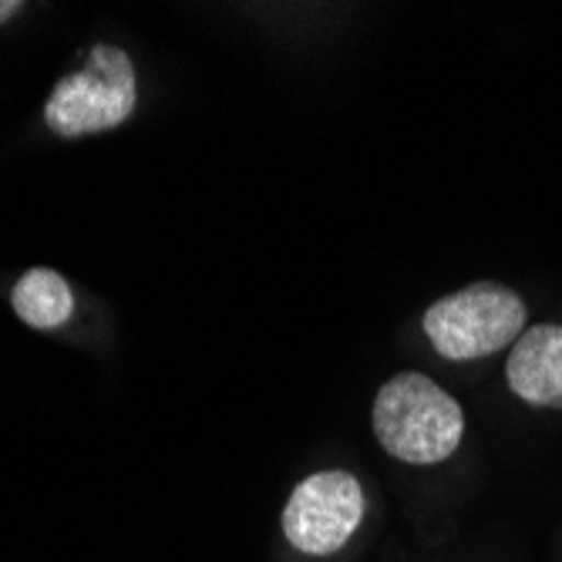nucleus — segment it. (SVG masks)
Listing matches in <instances>:
<instances>
[{"label": "nucleus", "instance_id": "nucleus-6", "mask_svg": "<svg viewBox=\"0 0 562 562\" xmlns=\"http://www.w3.org/2000/svg\"><path fill=\"white\" fill-rule=\"evenodd\" d=\"M14 314L34 327V330H58L71 321L75 314V293L68 280L55 270H27L14 293H11Z\"/></svg>", "mask_w": 562, "mask_h": 562}, {"label": "nucleus", "instance_id": "nucleus-1", "mask_svg": "<svg viewBox=\"0 0 562 562\" xmlns=\"http://www.w3.org/2000/svg\"><path fill=\"white\" fill-rule=\"evenodd\" d=\"M371 425L381 448L404 465H438L465 435L462 404L418 371H401L378 391Z\"/></svg>", "mask_w": 562, "mask_h": 562}, {"label": "nucleus", "instance_id": "nucleus-3", "mask_svg": "<svg viewBox=\"0 0 562 562\" xmlns=\"http://www.w3.org/2000/svg\"><path fill=\"white\" fill-rule=\"evenodd\" d=\"M138 105L135 68L122 47L94 44L88 65L61 78L47 94L44 122L61 138L112 132L132 119Z\"/></svg>", "mask_w": 562, "mask_h": 562}, {"label": "nucleus", "instance_id": "nucleus-5", "mask_svg": "<svg viewBox=\"0 0 562 562\" xmlns=\"http://www.w3.org/2000/svg\"><path fill=\"white\" fill-rule=\"evenodd\" d=\"M505 381L526 404L559 407L562 412V327H529L508 350Z\"/></svg>", "mask_w": 562, "mask_h": 562}, {"label": "nucleus", "instance_id": "nucleus-4", "mask_svg": "<svg viewBox=\"0 0 562 562\" xmlns=\"http://www.w3.org/2000/svg\"><path fill=\"white\" fill-rule=\"evenodd\" d=\"M364 519V492L350 472L306 475L283 508V536L306 555H334Z\"/></svg>", "mask_w": 562, "mask_h": 562}, {"label": "nucleus", "instance_id": "nucleus-7", "mask_svg": "<svg viewBox=\"0 0 562 562\" xmlns=\"http://www.w3.org/2000/svg\"><path fill=\"white\" fill-rule=\"evenodd\" d=\"M18 11H21L18 0H0V24H4L8 18H14Z\"/></svg>", "mask_w": 562, "mask_h": 562}, {"label": "nucleus", "instance_id": "nucleus-2", "mask_svg": "<svg viewBox=\"0 0 562 562\" xmlns=\"http://www.w3.org/2000/svg\"><path fill=\"white\" fill-rule=\"evenodd\" d=\"M425 334L445 361H482L526 334V300L495 280L469 283L428 306Z\"/></svg>", "mask_w": 562, "mask_h": 562}]
</instances>
